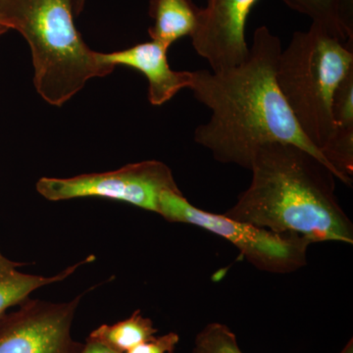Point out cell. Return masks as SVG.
Listing matches in <instances>:
<instances>
[{"instance_id": "8", "label": "cell", "mask_w": 353, "mask_h": 353, "mask_svg": "<svg viewBox=\"0 0 353 353\" xmlns=\"http://www.w3.org/2000/svg\"><path fill=\"white\" fill-rule=\"evenodd\" d=\"M259 0H208L201 8L192 39L197 54L208 60L212 72L225 71L245 61L250 52L245 27Z\"/></svg>"}, {"instance_id": "2", "label": "cell", "mask_w": 353, "mask_h": 353, "mask_svg": "<svg viewBox=\"0 0 353 353\" xmlns=\"http://www.w3.org/2000/svg\"><path fill=\"white\" fill-rule=\"evenodd\" d=\"M252 183L224 215L311 243H353V225L336 194V175L312 153L268 143L253 159Z\"/></svg>"}, {"instance_id": "18", "label": "cell", "mask_w": 353, "mask_h": 353, "mask_svg": "<svg viewBox=\"0 0 353 353\" xmlns=\"http://www.w3.org/2000/svg\"><path fill=\"white\" fill-rule=\"evenodd\" d=\"M87 0H72V4H73L74 15L78 16L82 13L83 7L85 6Z\"/></svg>"}, {"instance_id": "16", "label": "cell", "mask_w": 353, "mask_h": 353, "mask_svg": "<svg viewBox=\"0 0 353 353\" xmlns=\"http://www.w3.org/2000/svg\"><path fill=\"white\" fill-rule=\"evenodd\" d=\"M180 336L175 332L152 338L126 353H175Z\"/></svg>"}, {"instance_id": "5", "label": "cell", "mask_w": 353, "mask_h": 353, "mask_svg": "<svg viewBox=\"0 0 353 353\" xmlns=\"http://www.w3.org/2000/svg\"><path fill=\"white\" fill-rule=\"evenodd\" d=\"M158 214L172 223L194 225L225 239L259 270L290 274L307 264L310 241L292 234H279L192 205L181 190H165Z\"/></svg>"}, {"instance_id": "17", "label": "cell", "mask_w": 353, "mask_h": 353, "mask_svg": "<svg viewBox=\"0 0 353 353\" xmlns=\"http://www.w3.org/2000/svg\"><path fill=\"white\" fill-rule=\"evenodd\" d=\"M81 353H117L113 352L110 348L104 347L101 343L97 341H88L85 343L82 352Z\"/></svg>"}, {"instance_id": "1", "label": "cell", "mask_w": 353, "mask_h": 353, "mask_svg": "<svg viewBox=\"0 0 353 353\" xmlns=\"http://www.w3.org/2000/svg\"><path fill=\"white\" fill-rule=\"evenodd\" d=\"M282 50L281 39L261 26L253 34L243 63L225 71L192 72L189 90L211 110L208 122L196 128L194 141L216 161L250 169L262 146L289 143L312 153L332 169L304 136L278 87L276 72Z\"/></svg>"}, {"instance_id": "20", "label": "cell", "mask_w": 353, "mask_h": 353, "mask_svg": "<svg viewBox=\"0 0 353 353\" xmlns=\"http://www.w3.org/2000/svg\"><path fill=\"white\" fill-rule=\"evenodd\" d=\"M0 28H4V29L8 30V31L11 30L10 26H9L8 22H7L1 12H0Z\"/></svg>"}, {"instance_id": "21", "label": "cell", "mask_w": 353, "mask_h": 353, "mask_svg": "<svg viewBox=\"0 0 353 353\" xmlns=\"http://www.w3.org/2000/svg\"><path fill=\"white\" fill-rule=\"evenodd\" d=\"M7 32H8V30L4 29V28H0V37H1L2 34H6Z\"/></svg>"}, {"instance_id": "4", "label": "cell", "mask_w": 353, "mask_h": 353, "mask_svg": "<svg viewBox=\"0 0 353 353\" xmlns=\"http://www.w3.org/2000/svg\"><path fill=\"white\" fill-rule=\"evenodd\" d=\"M352 70V46L313 24L307 31L294 32L279 58L278 87L304 136L322 157L334 132V92Z\"/></svg>"}, {"instance_id": "12", "label": "cell", "mask_w": 353, "mask_h": 353, "mask_svg": "<svg viewBox=\"0 0 353 353\" xmlns=\"http://www.w3.org/2000/svg\"><path fill=\"white\" fill-rule=\"evenodd\" d=\"M334 38L353 46L352 0H281Z\"/></svg>"}, {"instance_id": "13", "label": "cell", "mask_w": 353, "mask_h": 353, "mask_svg": "<svg viewBox=\"0 0 353 353\" xmlns=\"http://www.w3.org/2000/svg\"><path fill=\"white\" fill-rule=\"evenodd\" d=\"M152 320L134 311L127 319L112 325L103 324L95 329L87 340L97 341L117 353H126L157 336Z\"/></svg>"}, {"instance_id": "11", "label": "cell", "mask_w": 353, "mask_h": 353, "mask_svg": "<svg viewBox=\"0 0 353 353\" xmlns=\"http://www.w3.org/2000/svg\"><path fill=\"white\" fill-rule=\"evenodd\" d=\"M94 256H88L82 261L65 269L61 273L51 277L23 273L18 270L20 264L11 261L0 252V321L6 311L12 306L20 305L30 294L39 288L61 282L73 275L83 265L94 261Z\"/></svg>"}, {"instance_id": "7", "label": "cell", "mask_w": 353, "mask_h": 353, "mask_svg": "<svg viewBox=\"0 0 353 353\" xmlns=\"http://www.w3.org/2000/svg\"><path fill=\"white\" fill-rule=\"evenodd\" d=\"M83 294L68 303L26 299L0 321V353H81L71 329Z\"/></svg>"}, {"instance_id": "10", "label": "cell", "mask_w": 353, "mask_h": 353, "mask_svg": "<svg viewBox=\"0 0 353 353\" xmlns=\"http://www.w3.org/2000/svg\"><path fill=\"white\" fill-rule=\"evenodd\" d=\"M201 11L194 0H150L148 14L153 24L148 34L152 41L170 48L179 39L194 34Z\"/></svg>"}, {"instance_id": "6", "label": "cell", "mask_w": 353, "mask_h": 353, "mask_svg": "<svg viewBox=\"0 0 353 353\" xmlns=\"http://www.w3.org/2000/svg\"><path fill=\"white\" fill-rule=\"evenodd\" d=\"M37 190L50 201L101 197L126 202L158 214L162 192L180 189L169 166L157 160H146L103 173L72 178L43 176L37 183Z\"/></svg>"}, {"instance_id": "14", "label": "cell", "mask_w": 353, "mask_h": 353, "mask_svg": "<svg viewBox=\"0 0 353 353\" xmlns=\"http://www.w3.org/2000/svg\"><path fill=\"white\" fill-rule=\"evenodd\" d=\"M192 353H243L236 336L222 323H210L197 334Z\"/></svg>"}, {"instance_id": "19", "label": "cell", "mask_w": 353, "mask_h": 353, "mask_svg": "<svg viewBox=\"0 0 353 353\" xmlns=\"http://www.w3.org/2000/svg\"><path fill=\"white\" fill-rule=\"evenodd\" d=\"M341 353H353V340L350 339L345 347L343 348Z\"/></svg>"}, {"instance_id": "9", "label": "cell", "mask_w": 353, "mask_h": 353, "mask_svg": "<svg viewBox=\"0 0 353 353\" xmlns=\"http://www.w3.org/2000/svg\"><path fill=\"white\" fill-rule=\"evenodd\" d=\"M169 48L155 41H145L126 50L99 52L102 64L126 66L141 72L148 79V101L160 106L171 101L183 88H190L192 72L175 71L168 61Z\"/></svg>"}, {"instance_id": "3", "label": "cell", "mask_w": 353, "mask_h": 353, "mask_svg": "<svg viewBox=\"0 0 353 353\" xmlns=\"http://www.w3.org/2000/svg\"><path fill=\"white\" fill-rule=\"evenodd\" d=\"M0 12L29 44L34 88L50 105L60 108L88 81L115 69L102 64L83 41L72 0H0Z\"/></svg>"}, {"instance_id": "15", "label": "cell", "mask_w": 353, "mask_h": 353, "mask_svg": "<svg viewBox=\"0 0 353 353\" xmlns=\"http://www.w3.org/2000/svg\"><path fill=\"white\" fill-rule=\"evenodd\" d=\"M332 115L334 130L353 131V70L334 92Z\"/></svg>"}]
</instances>
